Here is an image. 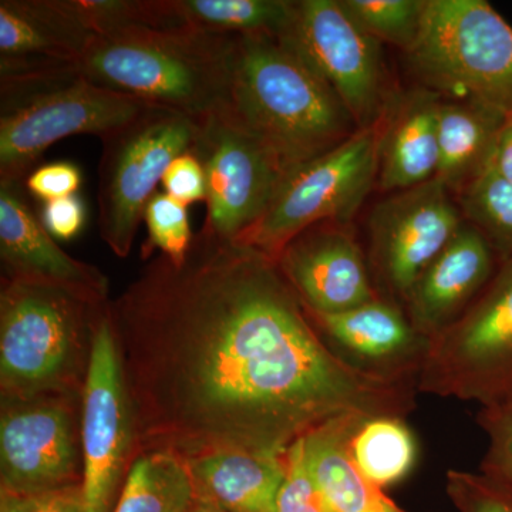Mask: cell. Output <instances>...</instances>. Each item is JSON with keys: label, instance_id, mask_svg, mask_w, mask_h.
<instances>
[{"label": "cell", "instance_id": "6da1fadb", "mask_svg": "<svg viewBox=\"0 0 512 512\" xmlns=\"http://www.w3.org/2000/svg\"><path fill=\"white\" fill-rule=\"evenodd\" d=\"M136 457L285 456L338 417H406L416 384L350 369L256 249L198 232L184 264L157 256L110 301ZM134 457V458H136Z\"/></svg>", "mask_w": 512, "mask_h": 512}, {"label": "cell", "instance_id": "7a4b0ae2", "mask_svg": "<svg viewBox=\"0 0 512 512\" xmlns=\"http://www.w3.org/2000/svg\"><path fill=\"white\" fill-rule=\"evenodd\" d=\"M218 114L258 140L284 173L359 130L328 84L271 35L235 37L227 103Z\"/></svg>", "mask_w": 512, "mask_h": 512}, {"label": "cell", "instance_id": "3957f363", "mask_svg": "<svg viewBox=\"0 0 512 512\" xmlns=\"http://www.w3.org/2000/svg\"><path fill=\"white\" fill-rule=\"evenodd\" d=\"M234 39L187 28L111 30L93 37L79 72L144 106L202 123L227 103Z\"/></svg>", "mask_w": 512, "mask_h": 512}, {"label": "cell", "instance_id": "277c9868", "mask_svg": "<svg viewBox=\"0 0 512 512\" xmlns=\"http://www.w3.org/2000/svg\"><path fill=\"white\" fill-rule=\"evenodd\" d=\"M110 302L69 289L2 279V400L82 399L93 343Z\"/></svg>", "mask_w": 512, "mask_h": 512}, {"label": "cell", "instance_id": "5b68a950", "mask_svg": "<svg viewBox=\"0 0 512 512\" xmlns=\"http://www.w3.org/2000/svg\"><path fill=\"white\" fill-rule=\"evenodd\" d=\"M146 107L97 86L79 69L0 79V181L25 183L57 141L79 134L101 140Z\"/></svg>", "mask_w": 512, "mask_h": 512}, {"label": "cell", "instance_id": "8992f818", "mask_svg": "<svg viewBox=\"0 0 512 512\" xmlns=\"http://www.w3.org/2000/svg\"><path fill=\"white\" fill-rule=\"evenodd\" d=\"M406 55L430 92L512 116V28L485 0H427Z\"/></svg>", "mask_w": 512, "mask_h": 512}, {"label": "cell", "instance_id": "52a82bcc", "mask_svg": "<svg viewBox=\"0 0 512 512\" xmlns=\"http://www.w3.org/2000/svg\"><path fill=\"white\" fill-rule=\"evenodd\" d=\"M383 121L359 128L339 146L285 173L264 217L235 242L276 261L306 229L325 222L348 225L379 178Z\"/></svg>", "mask_w": 512, "mask_h": 512}, {"label": "cell", "instance_id": "ba28073f", "mask_svg": "<svg viewBox=\"0 0 512 512\" xmlns=\"http://www.w3.org/2000/svg\"><path fill=\"white\" fill-rule=\"evenodd\" d=\"M201 121L175 111L146 107L119 130L101 138L99 231L119 258L133 248L147 202L175 158L191 151Z\"/></svg>", "mask_w": 512, "mask_h": 512}, {"label": "cell", "instance_id": "9c48e42d", "mask_svg": "<svg viewBox=\"0 0 512 512\" xmlns=\"http://www.w3.org/2000/svg\"><path fill=\"white\" fill-rule=\"evenodd\" d=\"M417 390L481 407L512 399V256L470 309L430 340Z\"/></svg>", "mask_w": 512, "mask_h": 512}, {"label": "cell", "instance_id": "30bf717a", "mask_svg": "<svg viewBox=\"0 0 512 512\" xmlns=\"http://www.w3.org/2000/svg\"><path fill=\"white\" fill-rule=\"evenodd\" d=\"M279 37L335 92L357 128L383 119L387 106L380 42L350 18L340 0L293 2L291 23Z\"/></svg>", "mask_w": 512, "mask_h": 512}, {"label": "cell", "instance_id": "8fae6325", "mask_svg": "<svg viewBox=\"0 0 512 512\" xmlns=\"http://www.w3.org/2000/svg\"><path fill=\"white\" fill-rule=\"evenodd\" d=\"M82 399L2 400L0 491L45 493L83 484Z\"/></svg>", "mask_w": 512, "mask_h": 512}, {"label": "cell", "instance_id": "7c38bea8", "mask_svg": "<svg viewBox=\"0 0 512 512\" xmlns=\"http://www.w3.org/2000/svg\"><path fill=\"white\" fill-rule=\"evenodd\" d=\"M87 512H113L136 457L133 410L110 315L101 320L80 414Z\"/></svg>", "mask_w": 512, "mask_h": 512}, {"label": "cell", "instance_id": "4fadbf2b", "mask_svg": "<svg viewBox=\"0 0 512 512\" xmlns=\"http://www.w3.org/2000/svg\"><path fill=\"white\" fill-rule=\"evenodd\" d=\"M463 225V212L437 178L379 202L370 215L367 256L377 293L403 306Z\"/></svg>", "mask_w": 512, "mask_h": 512}, {"label": "cell", "instance_id": "5bb4252c", "mask_svg": "<svg viewBox=\"0 0 512 512\" xmlns=\"http://www.w3.org/2000/svg\"><path fill=\"white\" fill-rule=\"evenodd\" d=\"M191 151L207 180L201 232L238 241L264 217L284 170L258 140L221 114L202 121Z\"/></svg>", "mask_w": 512, "mask_h": 512}, {"label": "cell", "instance_id": "9a60e30c", "mask_svg": "<svg viewBox=\"0 0 512 512\" xmlns=\"http://www.w3.org/2000/svg\"><path fill=\"white\" fill-rule=\"evenodd\" d=\"M308 315L328 348L350 369L417 386L430 339L414 328L399 303L379 296L349 311Z\"/></svg>", "mask_w": 512, "mask_h": 512}, {"label": "cell", "instance_id": "2e32d148", "mask_svg": "<svg viewBox=\"0 0 512 512\" xmlns=\"http://www.w3.org/2000/svg\"><path fill=\"white\" fill-rule=\"evenodd\" d=\"M276 265L311 313H340L379 298L369 259L348 225L306 229L276 258Z\"/></svg>", "mask_w": 512, "mask_h": 512}, {"label": "cell", "instance_id": "e0dca14e", "mask_svg": "<svg viewBox=\"0 0 512 512\" xmlns=\"http://www.w3.org/2000/svg\"><path fill=\"white\" fill-rule=\"evenodd\" d=\"M23 183L0 181V259L3 278L69 289L110 302L109 279L97 266L66 254L26 200Z\"/></svg>", "mask_w": 512, "mask_h": 512}, {"label": "cell", "instance_id": "ac0fdd59", "mask_svg": "<svg viewBox=\"0 0 512 512\" xmlns=\"http://www.w3.org/2000/svg\"><path fill=\"white\" fill-rule=\"evenodd\" d=\"M94 36L67 0H2L0 79L79 69Z\"/></svg>", "mask_w": 512, "mask_h": 512}, {"label": "cell", "instance_id": "d6986e66", "mask_svg": "<svg viewBox=\"0 0 512 512\" xmlns=\"http://www.w3.org/2000/svg\"><path fill=\"white\" fill-rule=\"evenodd\" d=\"M497 254L487 238L471 224L420 275L403 309L414 328L434 339L470 309L495 275Z\"/></svg>", "mask_w": 512, "mask_h": 512}, {"label": "cell", "instance_id": "ffe728a7", "mask_svg": "<svg viewBox=\"0 0 512 512\" xmlns=\"http://www.w3.org/2000/svg\"><path fill=\"white\" fill-rule=\"evenodd\" d=\"M440 101L439 94L419 90L404 96L392 113L384 114L377 178L383 190H409L436 178Z\"/></svg>", "mask_w": 512, "mask_h": 512}, {"label": "cell", "instance_id": "44dd1931", "mask_svg": "<svg viewBox=\"0 0 512 512\" xmlns=\"http://www.w3.org/2000/svg\"><path fill=\"white\" fill-rule=\"evenodd\" d=\"M185 463L198 498L227 512H276L285 456L229 450Z\"/></svg>", "mask_w": 512, "mask_h": 512}, {"label": "cell", "instance_id": "7402d4cb", "mask_svg": "<svg viewBox=\"0 0 512 512\" xmlns=\"http://www.w3.org/2000/svg\"><path fill=\"white\" fill-rule=\"evenodd\" d=\"M365 416L338 417L303 437L306 461L333 512H407L360 473L350 439Z\"/></svg>", "mask_w": 512, "mask_h": 512}, {"label": "cell", "instance_id": "603a6c76", "mask_svg": "<svg viewBox=\"0 0 512 512\" xmlns=\"http://www.w3.org/2000/svg\"><path fill=\"white\" fill-rule=\"evenodd\" d=\"M508 116L473 101H440L437 117V180L461 192L490 164L495 141Z\"/></svg>", "mask_w": 512, "mask_h": 512}, {"label": "cell", "instance_id": "cb8c5ba5", "mask_svg": "<svg viewBox=\"0 0 512 512\" xmlns=\"http://www.w3.org/2000/svg\"><path fill=\"white\" fill-rule=\"evenodd\" d=\"M165 28L212 36H282L291 23L289 0H160Z\"/></svg>", "mask_w": 512, "mask_h": 512}, {"label": "cell", "instance_id": "d4e9b609", "mask_svg": "<svg viewBox=\"0 0 512 512\" xmlns=\"http://www.w3.org/2000/svg\"><path fill=\"white\" fill-rule=\"evenodd\" d=\"M195 498L185 460L150 451L134 458L113 512H187Z\"/></svg>", "mask_w": 512, "mask_h": 512}, {"label": "cell", "instance_id": "484cf974", "mask_svg": "<svg viewBox=\"0 0 512 512\" xmlns=\"http://www.w3.org/2000/svg\"><path fill=\"white\" fill-rule=\"evenodd\" d=\"M350 454L363 476L386 488L409 476L417 444L403 417H369L353 433Z\"/></svg>", "mask_w": 512, "mask_h": 512}, {"label": "cell", "instance_id": "4316f807", "mask_svg": "<svg viewBox=\"0 0 512 512\" xmlns=\"http://www.w3.org/2000/svg\"><path fill=\"white\" fill-rule=\"evenodd\" d=\"M461 212L487 238L501 261L512 256V184L493 167L460 192Z\"/></svg>", "mask_w": 512, "mask_h": 512}, {"label": "cell", "instance_id": "83f0119b", "mask_svg": "<svg viewBox=\"0 0 512 512\" xmlns=\"http://www.w3.org/2000/svg\"><path fill=\"white\" fill-rule=\"evenodd\" d=\"M340 5L367 35L407 53L419 37L427 0H340Z\"/></svg>", "mask_w": 512, "mask_h": 512}, {"label": "cell", "instance_id": "f1b7e54d", "mask_svg": "<svg viewBox=\"0 0 512 512\" xmlns=\"http://www.w3.org/2000/svg\"><path fill=\"white\" fill-rule=\"evenodd\" d=\"M147 225V241L141 249V258L148 259L158 249L161 255L174 265L184 264L194 237L191 234L188 205L157 191L144 210Z\"/></svg>", "mask_w": 512, "mask_h": 512}, {"label": "cell", "instance_id": "f546056e", "mask_svg": "<svg viewBox=\"0 0 512 512\" xmlns=\"http://www.w3.org/2000/svg\"><path fill=\"white\" fill-rule=\"evenodd\" d=\"M447 494L458 512H512V485L481 471H447Z\"/></svg>", "mask_w": 512, "mask_h": 512}, {"label": "cell", "instance_id": "4dcf8cb0", "mask_svg": "<svg viewBox=\"0 0 512 512\" xmlns=\"http://www.w3.org/2000/svg\"><path fill=\"white\" fill-rule=\"evenodd\" d=\"M276 512H333L308 466L303 439L286 451L285 477L276 500Z\"/></svg>", "mask_w": 512, "mask_h": 512}, {"label": "cell", "instance_id": "1f68e13d", "mask_svg": "<svg viewBox=\"0 0 512 512\" xmlns=\"http://www.w3.org/2000/svg\"><path fill=\"white\" fill-rule=\"evenodd\" d=\"M477 423L490 440L481 471L512 485V399L481 407Z\"/></svg>", "mask_w": 512, "mask_h": 512}, {"label": "cell", "instance_id": "d6a6232c", "mask_svg": "<svg viewBox=\"0 0 512 512\" xmlns=\"http://www.w3.org/2000/svg\"><path fill=\"white\" fill-rule=\"evenodd\" d=\"M82 180V171L76 164L57 161L37 165L23 185L36 200L49 202L76 195Z\"/></svg>", "mask_w": 512, "mask_h": 512}, {"label": "cell", "instance_id": "836d02e7", "mask_svg": "<svg viewBox=\"0 0 512 512\" xmlns=\"http://www.w3.org/2000/svg\"><path fill=\"white\" fill-rule=\"evenodd\" d=\"M0 512H87V507L82 485H76L33 494L0 491Z\"/></svg>", "mask_w": 512, "mask_h": 512}, {"label": "cell", "instance_id": "e575fe53", "mask_svg": "<svg viewBox=\"0 0 512 512\" xmlns=\"http://www.w3.org/2000/svg\"><path fill=\"white\" fill-rule=\"evenodd\" d=\"M164 192L185 205L207 200V180L200 158L192 151L175 158L165 171Z\"/></svg>", "mask_w": 512, "mask_h": 512}, {"label": "cell", "instance_id": "d590c367", "mask_svg": "<svg viewBox=\"0 0 512 512\" xmlns=\"http://www.w3.org/2000/svg\"><path fill=\"white\" fill-rule=\"evenodd\" d=\"M86 205L79 195L43 202L40 221L47 232L59 241H72L86 224Z\"/></svg>", "mask_w": 512, "mask_h": 512}, {"label": "cell", "instance_id": "8d00e7d4", "mask_svg": "<svg viewBox=\"0 0 512 512\" xmlns=\"http://www.w3.org/2000/svg\"><path fill=\"white\" fill-rule=\"evenodd\" d=\"M488 165L512 184V116L505 119L500 133H498Z\"/></svg>", "mask_w": 512, "mask_h": 512}, {"label": "cell", "instance_id": "74e56055", "mask_svg": "<svg viewBox=\"0 0 512 512\" xmlns=\"http://www.w3.org/2000/svg\"><path fill=\"white\" fill-rule=\"evenodd\" d=\"M187 512H227L222 510L221 507L215 505L214 503H210V501L202 500V498H195L194 503H192L191 507L188 508Z\"/></svg>", "mask_w": 512, "mask_h": 512}]
</instances>
